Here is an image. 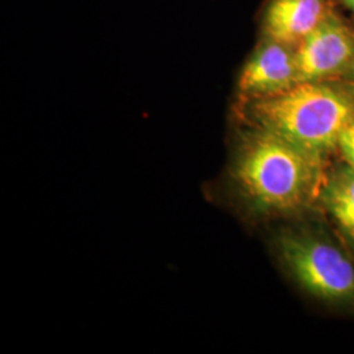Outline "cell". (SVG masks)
Returning <instances> with one entry per match:
<instances>
[{"instance_id":"obj_7","label":"cell","mask_w":354,"mask_h":354,"mask_svg":"<svg viewBox=\"0 0 354 354\" xmlns=\"http://www.w3.org/2000/svg\"><path fill=\"white\" fill-rule=\"evenodd\" d=\"M323 203L339 227L354 241V168L339 169L326 184Z\"/></svg>"},{"instance_id":"obj_4","label":"cell","mask_w":354,"mask_h":354,"mask_svg":"<svg viewBox=\"0 0 354 354\" xmlns=\"http://www.w3.org/2000/svg\"><path fill=\"white\" fill-rule=\"evenodd\" d=\"M354 61V32L342 20L328 17L297 46L298 82H320L342 73Z\"/></svg>"},{"instance_id":"obj_6","label":"cell","mask_w":354,"mask_h":354,"mask_svg":"<svg viewBox=\"0 0 354 354\" xmlns=\"http://www.w3.org/2000/svg\"><path fill=\"white\" fill-rule=\"evenodd\" d=\"M329 13L328 0H272L264 16L266 38L298 46Z\"/></svg>"},{"instance_id":"obj_8","label":"cell","mask_w":354,"mask_h":354,"mask_svg":"<svg viewBox=\"0 0 354 354\" xmlns=\"http://www.w3.org/2000/svg\"><path fill=\"white\" fill-rule=\"evenodd\" d=\"M337 146L342 149V153L349 165L354 168V117L342 130Z\"/></svg>"},{"instance_id":"obj_1","label":"cell","mask_w":354,"mask_h":354,"mask_svg":"<svg viewBox=\"0 0 354 354\" xmlns=\"http://www.w3.org/2000/svg\"><path fill=\"white\" fill-rule=\"evenodd\" d=\"M235 178L256 210L290 213L304 207L317 192L320 159L266 129L244 140Z\"/></svg>"},{"instance_id":"obj_2","label":"cell","mask_w":354,"mask_h":354,"mask_svg":"<svg viewBox=\"0 0 354 354\" xmlns=\"http://www.w3.org/2000/svg\"><path fill=\"white\" fill-rule=\"evenodd\" d=\"M251 114L260 129L320 159L337 146L342 130L353 118L354 99L320 82H301L277 95L252 100Z\"/></svg>"},{"instance_id":"obj_9","label":"cell","mask_w":354,"mask_h":354,"mask_svg":"<svg viewBox=\"0 0 354 354\" xmlns=\"http://www.w3.org/2000/svg\"><path fill=\"white\" fill-rule=\"evenodd\" d=\"M345 1V4L349 7V8H352L354 11V0H344Z\"/></svg>"},{"instance_id":"obj_10","label":"cell","mask_w":354,"mask_h":354,"mask_svg":"<svg viewBox=\"0 0 354 354\" xmlns=\"http://www.w3.org/2000/svg\"><path fill=\"white\" fill-rule=\"evenodd\" d=\"M352 68H353V73H354V61H353V64H352Z\"/></svg>"},{"instance_id":"obj_3","label":"cell","mask_w":354,"mask_h":354,"mask_svg":"<svg viewBox=\"0 0 354 354\" xmlns=\"http://www.w3.org/2000/svg\"><path fill=\"white\" fill-rule=\"evenodd\" d=\"M281 257L291 276L314 297L330 304L354 301V266L328 241L289 234L279 241Z\"/></svg>"},{"instance_id":"obj_5","label":"cell","mask_w":354,"mask_h":354,"mask_svg":"<svg viewBox=\"0 0 354 354\" xmlns=\"http://www.w3.org/2000/svg\"><path fill=\"white\" fill-rule=\"evenodd\" d=\"M295 53L290 46L266 38L241 70L239 91L256 100L281 93L298 84Z\"/></svg>"}]
</instances>
